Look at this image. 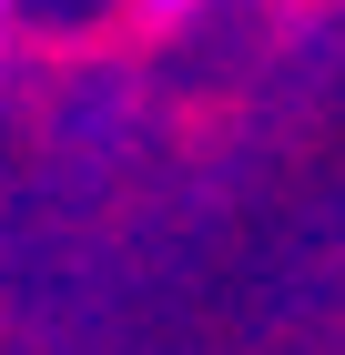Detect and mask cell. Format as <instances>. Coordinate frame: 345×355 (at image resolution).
<instances>
[{
  "label": "cell",
  "instance_id": "6da1fadb",
  "mask_svg": "<svg viewBox=\"0 0 345 355\" xmlns=\"http://www.w3.org/2000/svg\"><path fill=\"white\" fill-rule=\"evenodd\" d=\"M133 10H153V21H183V10H203V0H133Z\"/></svg>",
  "mask_w": 345,
  "mask_h": 355
},
{
  "label": "cell",
  "instance_id": "7a4b0ae2",
  "mask_svg": "<svg viewBox=\"0 0 345 355\" xmlns=\"http://www.w3.org/2000/svg\"><path fill=\"white\" fill-rule=\"evenodd\" d=\"M0 21H10V0H0Z\"/></svg>",
  "mask_w": 345,
  "mask_h": 355
}]
</instances>
